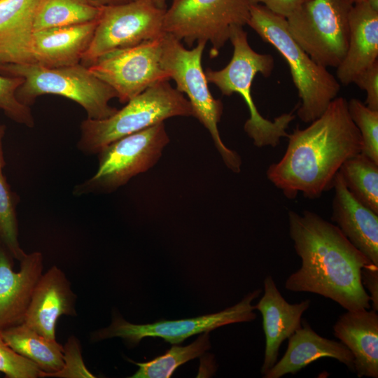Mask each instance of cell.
I'll list each match as a JSON object with an SVG mask.
<instances>
[{
  "mask_svg": "<svg viewBox=\"0 0 378 378\" xmlns=\"http://www.w3.org/2000/svg\"><path fill=\"white\" fill-rule=\"evenodd\" d=\"M289 235L301 267L286 280L293 292H309L338 303L346 310L370 309L360 270L371 262L339 227L318 214L289 211Z\"/></svg>",
  "mask_w": 378,
  "mask_h": 378,
  "instance_id": "1",
  "label": "cell"
},
{
  "mask_svg": "<svg viewBox=\"0 0 378 378\" xmlns=\"http://www.w3.org/2000/svg\"><path fill=\"white\" fill-rule=\"evenodd\" d=\"M287 138L285 153L268 167L266 175L290 200L300 193L316 199L332 189L342 164L363 148L360 132L349 113L348 102L342 97L335 98L308 127H296Z\"/></svg>",
  "mask_w": 378,
  "mask_h": 378,
  "instance_id": "2",
  "label": "cell"
},
{
  "mask_svg": "<svg viewBox=\"0 0 378 378\" xmlns=\"http://www.w3.org/2000/svg\"><path fill=\"white\" fill-rule=\"evenodd\" d=\"M247 25L273 46L288 63L301 99L298 117L305 123L320 117L340 90L337 79L296 43L288 31L286 18L262 4H254L250 6Z\"/></svg>",
  "mask_w": 378,
  "mask_h": 378,
  "instance_id": "3",
  "label": "cell"
},
{
  "mask_svg": "<svg viewBox=\"0 0 378 378\" xmlns=\"http://www.w3.org/2000/svg\"><path fill=\"white\" fill-rule=\"evenodd\" d=\"M229 40L233 46L230 62L220 70L204 71L207 82L214 84L223 95L239 94L250 113L244 125L246 134L257 147H276L281 138L288 137L286 130L295 115L292 111L273 120H267L258 112L251 95L254 77L258 73L269 77L274 67V59L270 54L258 53L252 49L243 27H232Z\"/></svg>",
  "mask_w": 378,
  "mask_h": 378,
  "instance_id": "4",
  "label": "cell"
},
{
  "mask_svg": "<svg viewBox=\"0 0 378 378\" xmlns=\"http://www.w3.org/2000/svg\"><path fill=\"white\" fill-rule=\"evenodd\" d=\"M176 116H193L192 106L168 80H162L129 100L112 115L82 121L77 148L85 155L97 154L118 139Z\"/></svg>",
  "mask_w": 378,
  "mask_h": 378,
  "instance_id": "5",
  "label": "cell"
},
{
  "mask_svg": "<svg viewBox=\"0 0 378 378\" xmlns=\"http://www.w3.org/2000/svg\"><path fill=\"white\" fill-rule=\"evenodd\" d=\"M0 71L23 79L16 96L28 106L39 96L55 94L78 104L85 111L87 118L104 119L117 111L109 104L110 100L117 97L115 91L83 64L59 67L0 64Z\"/></svg>",
  "mask_w": 378,
  "mask_h": 378,
  "instance_id": "6",
  "label": "cell"
},
{
  "mask_svg": "<svg viewBox=\"0 0 378 378\" xmlns=\"http://www.w3.org/2000/svg\"><path fill=\"white\" fill-rule=\"evenodd\" d=\"M206 44V42L199 41L195 48L188 50L181 41L165 33L162 38V67L169 78L174 80L176 89L187 95L193 116L209 132L226 167L234 173H239L240 155L224 144L219 134L218 124L223 105L220 99L212 96L202 66Z\"/></svg>",
  "mask_w": 378,
  "mask_h": 378,
  "instance_id": "7",
  "label": "cell"
},
{
  "mask_svg": "<svg viewBox=\"0 0 378 378\" xmlns=\"http://www.w3.org/2000/svg\"><path fill=\"white\" fill-rule=\"evenodd\" d=\"M169 137L164 122L118 139L97 153L95 173L75 186L73 194L110 193L134 176L152 168L162 156Z\"/></svg>",
  "mask_w": 378,
  "mask_h": 378,
  "instance_id": "8",
  "label": "cell"
},
{
  "mask_svg": "<svg viewBox=\"0 0 378 378\" xmlns=\"http://www.w3.org/2000/svg\"><path fill=\"white\" fill-rule=\"evenodd\" d=\"M248 0H172L166 8L163 30L191 47L209 42L210 57L218 55L234 26L244 27L250 18Z\"/></svg>",
  "mask_w": 378,
  "mask_h": 378,
  "instance_id": "9",
  "label": "cell"
},
{
  "mask_svg": "<svg viewBox=\"0 0 378 378\" xmlns=\"http://www.w3.org/2000/svg\"><path fill=\"white\" fill-rule=\"evenodd\" d=\"M348 0H310L286 18L290 34L317 64L337 68L349 38Z\"/></svg>",
  "mask_w": 378,
  "mask_h": 378,
  "instance_id": "10",
  "label": "cell"
},
{
  "mask_svg": "<svg viewBox=\"0 0 378 378\" xmlns=\"http://www.w3.org/2000/svg\"><path fill=\"white\" fill-rule=\"evenodd\" d=\"M166 9L151 0H134L102 8L91 43L81 62L88 66L101 56L118 49L161 37Z\"/></svg>",
  "mask_w": 378,
  "mask_h": 378,
  "instance_id": "11",
  "label": "cell"
},
{
  "mask_svg": "<svg viewBox=\"0 0 378 378\" xmlns=\"http://www.w3.org/2000/svg\"><path fill=\"white\" fill-rule=\"evenodd\" d=\"M261 293L260 289L248 293L239 302L225 309L207 315L176 321L160 320L153 323L134 324L115 314L111 325L97 331L93 338L101 340L118 337L134 346L144 337H160L172 344L181 343L194 335L210 332L217 328L256 318L251 302Z\"/></svg>",
  "mask_w": 378,
  "mask_h": 378,
  "instance_id": "12",
  "label": "cell"
},
{
  "mask_svg": "<svg viewBox=\"0 0 378 378\" xmlns=\"http://www.w3.org/2000/svg\"><path fill=\"white\" fill-rule=\"evenodd\" d=\"M163 35L109 52L88 67L115 91L121 103H127L151 85L170 80L161 64Z\"/></svg>",
  "mask_w": 378,
  "mask_h": 378,
  "instance_id": "13",
  "label": "cell"
},
{
  "mask_svg": "<svg viewBox=\"0 0 378 378\" xmlns=\"http://www.w3.org/2000/svg\"><path fill=\"white\" fill-rule=\"evenodd\" d=\"M12 255L0 241V330L22 323L35 287L43 274V257L34 251L12 268Z\"/></svg>",
  "mask_w": 378,
  "mask_h": 378,
  "instance_id": "14",
  "label": "cell"
},
{
  "mask_svg": "<svg viewBox=\"0 0 378 378\" xmlns=\"http://www.w3.org/2000/svg\"><path fill=\"white\" fill-rule=\"evenodd\" d=\"M310 300L288 302L278 290L271 275L264 280V294L255 306L262 317L265 349L261 373L264 375L276 363L281 344L302 326V314Z\"/></svg>",
  "mask_w": 378,
  "mask_h": 378,
  "instance_id": "15",
  "label": "cell"
},
{
  "mask_svg": "<svg viewBox=\"0 0 378 378\" xmlns=\"http://www.w3.org/2000/svg\"><path fill=\"white\" fill-rule=\"evenodd\" d=\"M76 298L66 275L52 266L38 280L23 323L46 338L55 340L59 318L76 314Z\"/></svg>",
  "mask_w": 378,
  "mask_h": 378,
  "instance_id": "16",
  "label": "cell"
},
{
  "mask_svg": "<svg viewBox=\"0 0 378 378\" xmlns=\"http://www.w3.org/2000/svg\"><path fill=\"white\" fill-rule=\"evenodd\" d=\"M332 189V220L357 249L378 266V214L350 193L339 172Z\"/></svg>",
  "mask_w": 378,
  "mask_h": 378,
  "instance_id": "17",
  "label": "cell"
},
{
  "mask_svg": "<svg viewBox=\"0 0 378 378\" xmlns=\"http://www.w3.org/2000/svg\"><path fill=\"white\" fill-rule=\"evenodd\" d=\"M349 24L347 51L336 71L337 80L344 85L353 83L362 71L377 61L378 10L367 0H360L352 5Z\"/></svg>",
  "mask_w": 378,
  "mask_h": 378,
  "instance_id": "18",
  "label": "cell"
},
{
  "mask_svg": "<svg viewBox=\"0 0 378 378\" xmlns=\"http://www.w3.org/2000/svg\"><path fill=\"white\" fill-rule=\"evenodd\" d=\"M97 22L34 31L29 64L48 67L79 64L91 43Z\"/></svg>",
  "mask_w": 378,
  "mask_h": 378,
  "instance_id": "19",
  "label": "cell"
},
{
  "mask_svg": "<svg viewBox=\"0 0 378 378\" xmlns=\"http://www.w3.org/2000/svg\"><path fill=\"white\" fill-rule=\"evenodd\" d=\"M323 358L336 359L354 372V356L350 350L341 342L319 335L303 320L301 327L288 337L283 357L262 377L280 378L288 374H293Z\"/></svg>",
  "mask_w": 378,
  "mask_h": 378,
  "instance_id": "20",
  "label": "cell"
},
{
  "mask_svg": "<svg viewBox=\"0 0 378 378\" xmlns=\"http://www.w3.org/2000/svg\"><path fill=\"white\" fill-rule=\"evenodd\" d=\"M335 336L351 352L358 377H378V315L374 309L346 310L333 326Z\"/></svg>",
  "mask_w": 378,
  "mask_h": 378,
  "instance_id": "21",
  "label": "cell"
},
{
  "mask_svg": "<svg viewBox=\"0 0 378 378\" xmlns=\"http://www.w3.org/2000/svg\"><path fill=\"white\" fill-rule=\"evenodd\" d=\"M38 0H0V64H29Z\"/></svg>",
  "mask_w": 378,
  "mask_h": 378,
  "instance_id": "22",
  "label": "cell"
},
{
  "mask_svg": "<svg viewBox=\"0 0 378 378\" xmlns=\"http://www.w3.org/2000/svg\"><path fill=\"white\" fill-rule=\"evenodd\" d=\"M1 330L15 351L38 366L40 377H52L63 369L64 347L56 340L46 338L24 323Z\"/></svg>",
  "mask_w": 378,
  "mask_h": 378,
  "instance_id": "23",
  "label": "cell"
},
{
  "mask_svg": "<svg viewBox=\"0 0 378 378\" xmlns=\"http://www.w3.org/2000/svg\"><path fill=\"white\" fill-rule=\"evenodd\" d=\"M101 9L84 0H38L34 31L84 24L98 19Z\"/></svg>",
  "mask_w": 378,
  "mask_h": 378,
  "instance_id": "24",
  "label": "cell"
},
{
  "mask_svg": "<svg viewBox=\"0 0 378 378\" xmlns=\"http://www.w3.org/2000/svg\"><path fill=\"white\" fill-rule=\"evenodd\" d=\"M338 172L350 193L378 214V163L360 153L347 159Z\"/></svg>",
  "mask_w": 378,
  "mask_h": 378,
  "instance_id": "25",
  "label": "cell"
},
{
  "mask_svg": "<svg viewBox=\"0 0 378 378\" xmlns=\"http://www.w3.org/2000/svg\"><path fill=\"white\" fill-rule=\"evenodd\" d=\"M209 332H204L192 343L181 346L174 344L164 354L144 363H136L139 370L132 378H168L181 365L202 356L211 348Z\"/></svg>",
  "mask_w": 378,
  "mask_h": 378,
  "instance_id": "26",
  "label": "cell"
},
{
  "mask_svg": "<svg viewBox=\"0 0 378 378\" xmlns=\"http://www.w3.org/2000/svg\"><path fill=\"white\" fill-rule=\"evenodd\" d=\"M6 126L0 125V241L12 257L20 261L27 254L18 241V227L15 211L16 199L4 174L5 160L3 139Z\"/></svg>",
  "mask_w": 378,
  "mask_h": 378,
  "instance_id": "27",
  "label": "cell"
},
{
  "mask_svg": "<svg viewBox=\"0 0 378 378\" xmlns=\"http://www.w3.org/2000/svg\"><path fill=\"white\" fill-rule=\"evenodd\" d=\"M348 109L362 139L361 153L378 163V111L356 98L348 102Z\"/></svg>",
  "mask_w": 378,
  "mask_h": 378,
  "instance_id": "28",
  "label": "cell"
},
{
  "mask_svg": "<svg viewBox=\"0 0 378 378\" xmlns=\"http://www.w3.org/2000/svg\"><path fill=\"white\" fill-rule=\"evenodd\" d=\"M22 83L20 77L0 75V109L12 120L32 127L34 120L30 106L21 103L16 96Z\"/></svg>",
  "mask_w": 378,
  "mask_h": 378,
  "instance_id": "29",
  "label": "cell"
},
{
  "mask_svg": "<svg viewBox=\"0 0 378 378\" xmlns=\"http://www.w3.org/2000/svg\"><path fill=\"white\" fill-rule=\"evenodd\" d=\"M41 370L31 360L15 351L4 340L0 330V372L8 378H36Z\"/></svg>",
  "mask_w": 378,
  "mask_h": 378,
  "instance_id": "30",
  "label": "cell"
},
{
  "mask_svg": "<svg viewBox=\"0 0 378 378\" xmlns=\"http://www.w3.org/2000/svg\"><path fill=\"white\" fill-rule=\"evenodd\" d=\"M367 93L366 106L378 111V62L362 71L354 79V83Z\"/></svg>",
  "mask_w": 378,
  "mask_h": 378,
  "instance_id": "31",
  "label": "cell"
},
{
  "mask_svg": "<svg viewBox=\"0 0 378 378\" xmlns=\"http://www.w3.org/2000/svg\"><path fill=\"white\" fill-rule=\"evenodd\" d=\"M360 280L363 287L369 292L372 309L378 310V266L369 263L360 270Z\"/></svg>",
  "mask_w": 378,
  "mask_h": 378,
  "instance_id": "32",
  "label": "cell"
},
{
  "mask_svg": "<svg viewBox=\"0 0 378 378\" xmlns=\"http://www.w3.org/2000/svg\"><path fill=\"white\" fill-rule=\"evenodd\" d=\"M250 5L262 4L272 12L287 18L310 0H248Z\"/></svg>",
  "mask_w": 378,
  "mask_h": 378,
  "instance_id": "33",
  "label": "cell"
},
{
  "mask_svg": "<svg viewBox=\"0 0 378 378\" xmlns=\"http://www.w3.org/2000/svg\"><path fill=\"white\" fill-rule=\"evenodd\" d=\"M89 4L96 8H102L106 6L122 4L134 0H84Z\"/></svg>",
  "mask_w": 378,
  "mask_h": 378,
  "instance_id": "34",
  "label": "cell"
},
{
  "mask_svg": "<svg viewBox=\"0 0 378 378\" xmlns=\"http://www.w3.org/2000/svg\"><path fill=\"white\" fill-rule=\"evenodd\" d=\"M352 5L360 0H348ZM369 4L376 10H378V0H367Z\"/></svg>",
  "mask_w": 378,
  "mask_h": 378,
  "instance_id": "35",
  "label": "cell"
},
{
  "mask_svg": "<svg viewBox=\"0 0 378 378\" xmlns=\"http://www.w3.org/2000/svg\"><path fill=\"white\" fill-rule=\"evenodd\" d=\"M159 8L166 9V0H151Z\"/></svg>",
  "mask_w": 378,
  "mask_h": 378,
  "instance_id": "36",
  "label": "cell"
}]
</instances>
